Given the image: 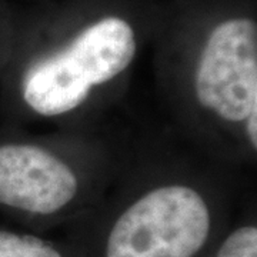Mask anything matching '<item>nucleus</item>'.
<instances>
[{
	"instance_id": "1",
	"label": "nucleus",
	"mask_w": 257,
	"mask_h": 257,
	"mask_svg": "<svg viewBox=\"0 0 257 257\" xmlns=\"http://www.w3.org/2000/svg\"><path fill=\"white\" fill-rule=\"evenodd\" d=\"M236 175L199 150L128 155L67 237L79 257H207L239 210Z\"/></svg>"
},
{
	"instance_id": "2",
	"label": "nucleus",
	"mask_w": 257,
	"mask_h": 257,
	"mask_svg": "<svg viewBox=\"0 0 257 257\" xmlns=\"http://www.w3.org/2000/svg\"><path fill=\"white\" fill-rule=\"evenodd\" d=\"M157 80L190 146L234 170L256 163V19H219L187 55L166 63Z\"/></svg>"
},
{
	"instance_id": "3",
	"label": "nucleus",
	"mask_w": 257,
	"mask_h": 257,
	"mask_svg": "<svg viewBox=\"0 0 257 257\" xmlns=\"http://www.w3.org/2000/svg\"><path fill=\"white\" fill-rule=\"evenodd\" d=\"M139 50L138 28L128 18L90 19L10 67L12 113L37 127L94 130L93 120L126 90Z\"/></svg>"
},
{
	"instance_id": "4",
	"label": "nucleus",
	"mask_w": 257,
	"mask_h": 257,
	"mask_svg": "<svg viewBox=\"0 0 257 257\" xmlns=\"http://www.w3.org/2000/svg\"><path fill=\"white\" fill-rule=\"evenodd\" d=\"M128 155L96 130L0 139V207L33 231L70 227L104 199Z\"/></svg>"
},
{
	"instance_id": "5",
	"label": "nucleus",
	"mask_w": 257,
	"mask_h": 257,
	"mask_svg": "<svg viewBox=\"0 0 257 257\" xmlns=\"http://www.w3.org/2000/svg\"><path fill=\"white\" fill-rule=\"evenodd\" d=\"M0 257H79L73 240L50 239L39 231L0 229Z\"/></svg>"
},
{
	"instance_id": "6",
	"label": "nucleus",
	"mask_w": 257,
	"mask_h": 257,
	"mask_svg": "<svg viewBox=\"0 0 257 257\" xmlns=\"http://www.w3.org/2000/svg\"><path fill=\"white\" fill-rule=\"evenodd\" d=\"M207 257H257V213L248 200L236 211Z\"/></svg>"
}]
</instances>
